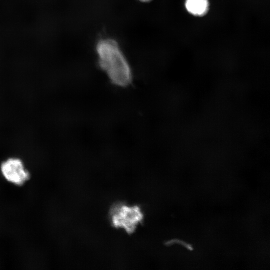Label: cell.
Segmentation results:
<instances>
[{"label":"cell","instance_id":"6da1fadb","mask_svg":"<svg viewBox=\"0 0 270 270\" xmlns=\"http://www.w3.org/2000/svg\"><path fill=\"white\" fill-rule=\"evenodd\" d=\"M96 52L98 65L110 82L122 88L128 86L132 80V70L117 42L110 38L99 41Z\"/></svg>","mask_w":270,"mask_h":270},{"label":"cell","instance_id":"7a4b0ae2","mask_svg":"<svg viewBox=\"0 0 270 270\" xmlns=\"http://www.w3.org/2000/svg\"><path fill=\"white\" fill-rule=\"evenodd\" d=\"M109 216L112 226L122 228L129 234L134 233L144 220L143 212L139 206L122 202L111 206Z\"/></svg>","mask_w":270,"mask_h":270},{"label":"cell","instance_id":"3957f363","mask_svg":"<svg viewBox=\"0 0 270 270\" xmlns=\"http://www.w3.org/2000/svg\"><path fill=\"white\" fill-rule=\"evenodd\" d=\"M3 177L10 183L17 186L25 184L30 175L24 162L17 158H10L4 161L0 166Z\"/></svg>","mask_w":270,"mask_h":270},{"label":"cell","instance_id":"277c9868","mask_svg":"<svg viewBox=\"0 0 270 270\" xmlns=\"http://www.w3.org/2000/svg\"><path fill=\"white\" fill-rule=\"evenodd\" d=\"M185 6L187 11L196 16H203L209 10L208 0H186Z\"/></svg>","mask_w":270,"mask_h":270},{"label":"cell","instance_id":"5b68a950","mask_svg":"<svg viewBox=\"0 0 270 270\" xmlns=\"http://www.w3.org/2000/svg\"><path fill=\"white\" fill-rule=\"evenodd\" d=\"M174 244H178L182 245L185 248H186L188 250L191 251L194 250V248L192 245L178 239H174L166 243V246H171Z\"/></svg>","mask_w":270,"mask_h":270},{"label":"cell","instance_id":"8992f818","mask_svg":"<svg viewBox=\"0 0 270 270\" xmlns=\"http://www.w3.org/2000/svg\"><path fill=\"white\" fill-rule=\"evenodd\" d=\"M140 2L144 3H148L152 2L153 0H138Z\"/></svg>","mask_w":270,"mask_h":270}]
</instances>
